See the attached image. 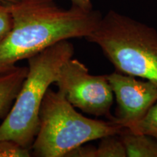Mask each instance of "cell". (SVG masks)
<instances>
[{
  "mask_svg": "<svg viewBox=\"0 0 157 157\" xmlns=\"http://www.w3.org/2000/svg\"><path fill=\"white\" fill-rule=\"evenodd\" d=\"M7 5L13 17V27L0 44V74L56 43L86 38L103 17L94 9L84 10L72 5L63 9L54 0H23Z\"/></svg>",
  "mask_w": 157,
  "mask_h": 157,
  "instance_id": "cell-1",
  "label": "cell"
},
{
  "mask_svg": "<svg viewBox=\"0 0 157 157\" xmlns=\"http://www.w3.org/2000/svg\"><path fill=\"white\" fill-rule=\"evenodd\" d=\"M74 53L68 40L56 43L28 59V73L8 114L0 125V140L31 149L39 129L41 105L61 67Z\"/></svg>",
  "mask_w": 157,
  "mask_h": 157,
  "instance_id": "cell-2",
  "label": "cell"
},
{
  "mask_svg": "<svg viewBox=\"0 0 157 157\" xmlns=\"http://www.w3.org/2000/svg\"><path fill=\"white\" fill-rule=\"evenodd\" d=\"M95 43L116 71L157 86V30L110 10L85 38Z\"/></svg>",
  "mask_w": 157,
  "mask_h": 157,
  "instance_id": "cell-3",
  "label": "cell"
},
{
  "mask_svg": "<svg viewBox=\"0 0 157 157\" xmlns=\"http://www.w3.org/2000/svg\"><path fill=\"white\" fill-rule=\"evenodd\" d=\"M39 129L32 143V154L38 157H66L90 141L119 135L124 129L111 121L84 117L60 91L49 88L41 105Z\"/></svg>",
  "mask_w": 157,
  "mask_h": 157,
  "instance_id": "cell-4",
  "label": "cell"
},
{
  "mask_svg": "<svg viewBox=\"0 0 157 157\" xmlns=\"http://www.w3.org/2000/svg\"><path fill=\"white\" fill-rule=\"evenodd\" d=\"M55 84L74 108L95 117L112 119L114 96L106 75H92L85 65L71 58L63 65Z\"/></svg>",
  "mask_w": 157,
  "mask_h": 157,
  "instance_id": "cell-5",
  "label": "cell"
},
{
  "mask_svg": "<svg viewBox=\"0 0 157 157\" xmlns=\"http://www.w3.org/2000/svg\"><path fill=\"white\" fill-rule=\"evenodd\" d=\"M106 76L117 104L109 121L131 129L157 102V86L117 71Z\"/></svg>",
  "mask_w": 157,
  "mask_h": 157,
  "instance_id": "cell-6",
  "label": "cell"
},
{
  "mask_svg": "<svg viewBox=\"0 0 157 157\" xmlns=\"http://www.w3.org/2000/svg\"><path fill=\"white\" fill-rule=\"evenodd\" d=\"M28 67H15L0 74V119H5L11 109L23 82Z\"/></svg>",
  "mask_w": 157,
  "mask_h": 157,
  "instance_id": "cell-7",
  "label": "cell"
},
{
  "mask_svg": "<svg viewBox=\"0 0 157 157\" xmlns=\"http://www.w3.org/2000/svg\"><path fill=\"white\" fill-rule=\"evenodd\" d=\"M128 157H157V139L124 128L119 135Z\"/></svg>",
  "mask_w": 157,
  "mask_h": 157,
  "instance_id": "cell-8",
  "label": "cell"
},
{
  "mask_svg": "<svg viewBox=\"0 0 157 157\" xmlns=\"http://www.w3.org/2000/svg\"><path fill=\"white\" fill-rule=\"evenodd\" d=\"M118 135H108L101 138L100 144L94 149L93 157H127L124 146Z\"/></svg>",
  "mask_w": 157,
  "mask_h": 157,
  "instance_id": "cell-9",
  "label": "cell"
},
{
  "mask_svg": "<svg viewBox=\"0 0 157 157\" xmlns=\"http://www.w3.org/2000/svg\"><path fill=\"white\" fill-rule=\"evenodd\" d=\"M129 130L150 135L157 139V102L149 109L146 116Z\"/></svg>",
  "mask_w": 157,
  "mask_h": 157,
  "instance_id": "cell-10",
  "label": "cell"
},
{
  "mask_svg": "<svg viewBox=\"0 0 157 157\" xmlns=\"http://www.w3.org/2000/svg\"><path fill=\"white\" fill-rule=\"evenodd\" d=\"M31 149L8 140H0V157H30Z\"/></svg>",
  "mask_w": 157,
  "mask_h": 157,
  "instance_id": "cell-11",
  "label": "cell"
},
{
  "mask_svg": "<svg viewBox=\"0 0 157 157\" xmlns=\"http://www.w3.org/2000/svg\"><path fill=\"white\" fill-rule=\"evenodd\" d=\"M13 27V17L7 4L0 3V44L9 36Z\"/></svg>",
  "mask_w": 157,
  "mask_h": 157,
  "instance_id": "cell-12",
  "label": "cell"
},
{
  "mask_svg": "<svg viewBox=\"0 0 157 157\" xmlns=\"http://www.w3.org/2000/svg\"><path fill=\"white\" fill-rule=\"evenodd\" d=\"M72 6H75L84 10H93V5L91 0H70Z\"/></svg>",
  "mask_w": 157,
  "mask_h": 157,
  "instance_id": "cell-13",
  "label": "cell"
},
{
  "mask_svg": "<svg viewBox=\"0 0 157 157\" xmlns=\"http://www.w3.org/2000/svg\"><path fill=\"white\" fill-rule=\"evenodd\" d=\"M23 1V0H0V3L2 4H13V3H17Z\"/></svg>",
  "mask_w": 157,
  "mask_h": 157,
  "instance_id": "cell-14",
  "label": "cell"
}]
</instances>
